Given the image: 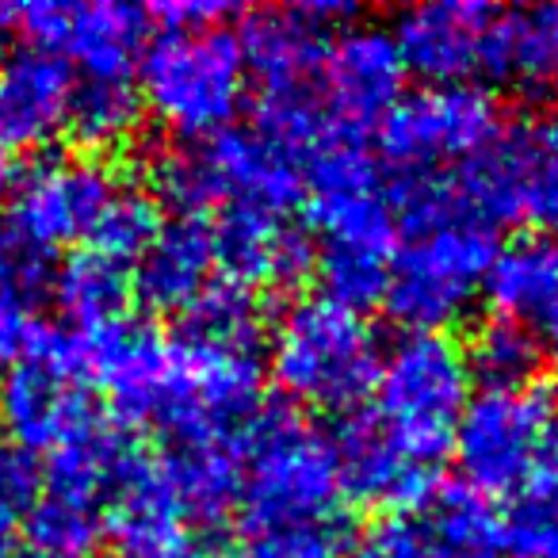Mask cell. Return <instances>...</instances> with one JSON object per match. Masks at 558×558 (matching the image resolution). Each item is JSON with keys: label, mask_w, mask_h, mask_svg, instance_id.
<instances>
[{"label": "cell", "mask_w": 558, "mask_h": 558, "mask_svg": "<svg viewBox=\"0 0 558 558\" xmlns=\"http://www.w3.org/2000/svg\"><path fill=\"white\" fill-rule=\"evenodd\" d=\"M395 203L405 245L390 260L383 303L410 333H444L486 291L489 268L501 253L494 226L463 207L451 172L405 180Z\"/></svg>", "instance_id": "cell-1"}, {"label": "cell", "mask_w": 558, "mask_h": 558, "mask_svg": "<svg viewBox=\"0 0 558 558\" xmlns=\"http://www.w3.org/2000/svg\"><path fill=\"white\" fill-rule=\"evenodd\" d=\"M311 222L318 230L314 268L322 295L349 311H367L387 295L390 260L398 253V203L364 142H329L306 161Z\"/></svg>", "instance_id": "cell-2"}, {"label": "cell", "mask_w": 558, "mask_h": 558, "mask_svg": "<svg viewBox=\"0 0 558 558\" xmlns=\"http://www.w3.org/2000/svg\"><path fill=\"white\" fill-rule=\"evenodd\" d=\"M356 16L349 4H299L260 12L248 24L245 62L256 81V131L311 161L329 142H352L333 131L322 100V65L333 32Z\"/></svg>", "instance_id": "cell-3"}, {"label": "cell", "mask_w": 558, "mask_h": 558, "mask_svg": "<svg viewBox=\"0 0 558 558\" xmlns=\"http://www.w3.org/2000/svg\"><path fill=\"white\" fill-rule=\"evenodd\" d=\"M344 497L333 436L288 410H256L241 433L238 509L260 535L318 527Z\"/></svg>", "instance_id": "cell-4"}, {"label": "cell", "mask_w": 558, "mask_h": 558, "mask_svg": "<svg viewBox=\"0 0 558 558\" xmlns=\"http://www.w3.org/2000/svg\"><path fill=\"white\" fill-rule=\"evenodd\" d=\"M154 199L180 218H207L226 207H264L288 215L303 195V161L260 131H222L154 165Z\"/></svg>", "instance_id": "cell-5"}, {"label": "cell", "mask_w": 558, "mask_h": 558, "mask_svg": "<svg viewBox=\"0 0 558 558\" xmlns=\"http://www.w3.org/2000/svg\"><path fill=\"white\" fill-rule=\"evenodd\" d=\"M245 88V47L230 27L161 32L138 58L142 108L187 142L230 131Z\"/></svg>", "instance_id": "cell-6"}, {"label": "cell", "mask_w": 558, "mask_h": 558, "mask_svg": "<svg viewBox=\"0 0 558 558\" xmlns=\"http://www.w3.org/2000/svg\"><path fill=\"white\" fill-rule=\"evenodd\" d=\"M268 372L299 405L349 413L379 372V344L364 314L326 295L303 299L271 329Z\"/></svg>", "instance_id": "cell-7"}, {"label": "cell", "mask_w": 558, "mask_h": 558, "mask_svg": "<svg viewBox=\"0 0 558 558\" xmlns=\"http://www.w3.org/2000/svg\"><path fill=\"white\" fill-rule=\"evenodd\" d=\"M474 375L466 352L448 333H405L379 356L375 372V421L387 436L417 456L421 463L440 466L451 451L456 425L474 395Z\"/></svg>", "instance_id": "cell-8"}, {"label": "cell", "mask_w": 558, "mask_h": 558, "mask_svg": "<svg viewBox=\"0 0 558 558\" xmlns=\"http://www.w3.org/2000/svg\"><path fill=\"white\" fill-rule=\"evenodd\" d=\"M463 207L478 222L527 226L558 238V104L501 131L474 161L451 172Z\"/></svg>", "instance_id": "cell-9"}, {"label": "cell", "mask_w": 558, "mask_h": 558, "mask_svg": "<svg viewBox=\"0 0 558 558\" xmlns=\"http://www.w3.org/2000/svg\"><path fill=\"white\" fill-rule=\"evenodd\" d=\"M558 436V390L550 383L482 387L456 425L451 451L478 494H512Z\"/></svg>", "instance_id": "cell-10"}, {"label": "cell", "mask_w": 558, "mask_h": 558, "mask_svg": "<svg viewBox=\"0 0 558 558\" xmlns=\"http://www.w3.org/2000/svg\"><path fill=\"white\" fill-rule=\"evenodd\" d=\"M501 134L497 100L478 85H425L379 119V154L402 180L448 177Z\"/></svg>", "instance_id": "cell-11"}, {"label": "cell", "mask_w": 558, "mask_h": 558, "mask_svg": "<svg viewBox=\"0 0 558 558\" xmlns=\"http://www.w3.org/2000/svg\"><path fill=\"white\" fill-rule=\"evenodd\" d=\"M0 428L24 451H58L100 428L81 372L77 333L43 326L32 352L0 379Z\"/></svg>", "instance_id": "cell-12"}, {"label": "cell", "mask_w": 558, "mask_h": 558, "mask_svg": "<svg viewBox=\"0 0 558 558\" xmlns=\"http://www.w3.org/2000/svg\"><path fill=\"white\" fill-rule=\"evenodd\" d=\"M81 372L100 387L123 425L165 428L177 383V337L157 333L154 326L119 318L93 333H77Z\"/></svg>", "instance_id": "cell-13"}, {"label": "cell", "mask_w": 558, "mask_h": 558, "mask_svg": "<svg viewBox=\"0 0 558 558\" xmlns=\"http://www.w3.org/2000/svg\"><path fill=\"white\" fill-rule=\"evenodd\" d=\"M24 32L32 47L54 50L85 70L88 81H126L146 50L149 16L131 4L100 0V4H24L4 12Z\"/></svg>", "instance_id": "cell-14"}, {"label": "cell", "mask_w": 558, "mask_h": 558, "mask_svg": "<svg viewBox=\"0 0 558 558\" xmlns=\"http://www.w3.org/2000/svg\"><path fill=\"white\" fill-rule=\"evenodd\" d=\"M119 187L123 180L100 157H43L27 172H20L4 215L39 245H73L93 238Z\"/></svg>", "instance_id": "cell-15"}, {"label": "cell", "mask_w": 558, "mask_h": 558, "mask_svg": "<svg viewBox=\"0 0 558 558\" xmlns=\"http://www.w3.org/2000/svg\"><path fill=\"white\" fill-rule=\"evenodd\" d=\"M104 532L123 558H184L192 547V517L172 489L157 456L131 444L104 497Z\"/></svg>", "instance_id": "cell-16"}, {"label": "cell", "mask_w": 558, "mask_h": 558, "mask_svg": "<svg viewBox=\"0 0 558 558\" xmlns=\"http://www.w3.org/2000/svg\"><path fill=\"white\" fill-rule=\"evenodd\" d=\"M402 85L405 65L390 32L341 27L329 39L326 65H322V100L341 138L364 142L367 126H375L402 100Z\"/></svg>", "instance_id": "cell-17"}, {"label": "cell", "mask_w": 558, "mask_h": 558, "mask_svg": "<svg viewBox=\"0 0 558 558\" xmlns=\"http://www.w3.org/2000/svg\"><path fill=\"white\" fill-rule=\"evenodd\" d=\"M497 9L482 0H433L405 9L395 24V47L405 73L425 85H471L486 70Z\"/></svg>", "instance_id": "cell-18"}, {"label": "cell", "mask_w": 558, "mask_h": 558, "mask_svg": "<svg viewBox=\"0 0 558 558\" xmlns=\"http://www.w3.org/2000/svg\"><path fill=\"white\" fill-rule=\"evenodd\" d=\"M337 463H341L344 497L364 505H379L402 517L405 509H421L440 489V466L421 463L405 448H398L375 413H349L341 433L333 436Z\"/></svg>", "instance_id": "cell-19"}, {"label": "cell", "mask_w": 558, "mask_h": 558, "mask_svg": "<svg viewBox=\"0 0 558 558\" xmlns=\"http://www.w3.org/2000/svg\"><path fill=\"white\" fill-rule=\"evenodd\" d=\"M215 268L222 279L256 291L271 283H295L314 264L306 238L288 222V215L264 207H226L210 222Z\"/></svg>", "instance_id": "cell-20"}, {"label": "cell", "mask_w": 558, "mask_h": 558, "mask_svg": "<svg viewBox=\"0 0 558 558\" xmlns=\"http://www.w3.org/2000/svg\"><path fill=\"white\" fill-rule=\"evenodd\" d=\"M73 70L54 50L20 43L0 58V142L43 146L65 131Z\"/></svg>", "instance_id": "cell-21"}, {"label": "cell", "mask_w": 558, "mask_h": 558, "mask_svg": "<svg viewBox=\"0 0 558 558\" xmlns=\"http://www.w3.org/2000/svg\"><path fill=\"white\" fill-rule=\"evenodd\" d=\"M134 291L149 311L184 314L215 279V241L207 218H177L161 226L138 256Z\"/></svg>", "instance_id": "cell-22"}, {"label": "cell", "mask_w": 558, "mask_h": 558, "mask_svg": "<svg viewBox=\"0 0 558 558\" xmlns=\"http://www.w3.org/2000/svg\"><path fill=\"white\" fill-rule=\"evenodd\" d=\"M486 77L505 85L547 93L558 85V4L501 12L486 50Z\"/></svg>", "instance_id": "cell-23"}, {"label": "cell", "mask_w": 558, "mask_h": 558, "mask_svg": "<svg viewBox=\"0 0 558 558\" xmlns=\"http://www.w3.org/2000/svg\"><path fill=\"white\" fill-rule=\"evenodd\" d=\"M192 524H218L238 509L241 440H180L161 456Z\"/></svg>", "instance_id": "cell-24"}, {"label": "cell", "mask_w": 558, "mask_h": 558, "mask_svg": "<svg viewBox=\"0 0 558 558\" xmlns=\"http://www.w3.org/2000/svg\"><path fill=\"white\" fill-rule=\"evenodd\" d=\"M54 303L73 326V333H93L111 322L126 318V303L134 295V279L123 260L81 248L62 268H54Z\"/></svg>", "instance_id": "cell-25"}, {"label": "cell", "mask_w": 558, "mask_h": 558, "mask_svg": "<svg viewBox=\"0 0 558 558\" xmlns=\"http://www.w3.org/2000/svg\"><path fill=\"white\" fill-rule=\"evenodd\" d=\"M486 295L501 318L543 326L558 306V241L532 238L497 253Z\"/></svg>", "instance_id": "cell-26"}, {"label": "cell", "mask_w": 558, "mask_h": 558, "mask_svg": "<svg viewBox=\"0 0 558 558\" xmlns=\"http://www.w3.org/2000/svg\"><path fill=\"white\" fill-rule=\"evenodd\" d=\"M421 532L433 550V558H497L505 547L501 512L494 509L486 494L459 486H440L425 505Z\"/></svg>", "instance_id": "cell-27"}, {"label": "cell", "mask_w": 558, "mask_h": 558, "mask_svg": "<svg viewBox=\"0 0 558 558\" xmlns=\"http://www.w3.org/2000/svg\"><path fill=\"white\" fill-rule=\"evenodd\" d=\"M142 100L131 81H81L73 85L65 131L73 134L85 157L116 154L138 134Z\"/></svg>", "instance_id": "cell-28"}, {"label": "cell", "mask_w": 558, "mask_h": 558, "mask_svg": "<svg viewBox=\"0 0 558 558\" xmlns=\"http://www.w3.org/2000/svg\"><path fill=\"white\" fill-rule=\"evenodd\" d=\"M505 543L524 558H558V436L539 463L512 489L509 512L501 517Z\"/></svg>", "instance_id": "cell-29"}, {"label": "cell", "mask_w": 558, "mask_h": 558, "mask_svg": "<svg viewBox=\"0 0 558 558\" xmlns=\"http://www.w3.org/2000/svg\"><path fill=\"white\" fill-rule=\"evenodd\" d=\"M264 329L260 295L241 283L215 276L199 299L184 311V337L187 341L210 344V349L256 352V337Z\"/></svg>", "instance_id": "cell-30"}, {"label": "cell", "mask_w": 558, "mask_h": 558, "mask_svg": "<svg viewBox=\"0 0 558 558\" xmlns=\"http://www.w3.org/2000/svg\"><path fill=\"white\" fill-rule=\"evenodd\" d=\"M463 352H466V364H471V375H478L486 387L532 383L543 360V344L532 333V326L501 318V314L482 322Z\"/></svg>", "instance_id": "cell-31"}, {"label": "cell", "mask_w": 558, "mask_h": 558, "mask_svg": "<svg viewBox=\"0 0 558 558\" xmlns=\"http://www.w3.org/2000/svg\"><path fill=\"white\" fill-rule=\"evenodd\" d=\"M161 230V215H157V199L149 192L134 184H123L116 192V199L108 203V210L96 222L88 248L111 256V260H138L149 248V241Z\"/></svg>", "instance_id": "cell-32"}, {"label": "cell", "mask_w": 558, "mask_h": 558, "mask_svg": "<svg viewBox=\"0 0 558 558\" xmlns=\"http://www.w3.org/2000/svg\"><path fill=\"white\" fill-rule=\"evenodd\" d=\"M27 535H32V547L54 550V555L85 558L93 550V543L104 532V512L93 505L65 501V497L39 494L35 509L27 512Z\"/></svg>", "instance_id": "cell-33"}, {"label": "cell", "mask_w": 558, "mask_h": 558, "mask_svg": "<svg viewBox=\"0 0 558 558\" xmlns=\"http://www.w3.org/2000/svg\"><path fill=\"white\" fill-rule=\"evenodd\" d=\"M54 283V248L39 245L9 215H0V299L32 306Z\"/></svg>", "instance_id": "cell-34"}, {"label": "cell", "mask_w": 558, "mask_h": 558, "mask_svg": "<svg viewBox=\"0 0 558 558\" xmlns=\"http://www.w3.org/2000/svg\"><path fill=\"white\" fill-rule=\"evenodd\" d=\"M43 489V471L32 451L0 436V539H9L16 524H24Z\"/></svg>", "instance_id": "cell-35"}, {"label": "cell", "mask_w": 558, "mask_h": 558, "mask_svg": "<svg viewBox=\"0 0 558 558\" xmlns=\"http://www.w3.org/2000/svg\"><path fill=\"white\" fill-rule=\"evenodd\" d=\"M344 558H433L417 520L410 517H383L372 520L356 539L344 547Z\"/></svg>", "instance_id": "cell-36"}, {"label": "cell", "mask_w": 558, "mask_h": 558, "mask_svg": "<svg viewBox=\"0 0 558 558\" xmlns=\"http://www.w3.org/2000/svg\"><path fill=\"white\" fill-rule=\"evenodd\" d=\"M253 555L256 558H344V547L326 524H318V527H291V532L260 535Z\"/></svg>", "instance_id": "cell-37"}, {"label": "cell", "mask_w": 558, "mask_h": 558, "mask_svg": "<svg viewBox=\"0 0 558 558\" xmlns=\"http://www.w3.org/2000/svg\"><path fill=\"white\" fill-rule=\"evenodd\" d=\"M149 16L161 24V32H203V27H226L233 9L210 0H169V4H157Z\"/></svg>", "instance_id": "cell-38"}, {"label": "cell", "mask_w": 558, "mask_h": 558, "mask_svg": "<svg viewBox=\"0 0 558 558\" xmlns=\"http://www.w3.org/2000/svg\"><path fill=\"white\" fill-rule=\"evenodd\" d=\"M43 322L32 318V311L12 299H0V364H16L32 352L35 337H39Z\"/></svg>", "instance_id": "cell-39"}, {"label": "cell", "mask_w": 558, "mask_h": 558, "mask_svg": "<svg viewBox=\"0 0 558 558\" xmlns=\"http://www.w3.org/2000/svg\"><path fill=\"white\" fill-rule=\"evenodd\" d=\"M16 180H20L16 154H12V146H4V142H0V199H4V195H12Z\"/></svg>", "instance_id": "cell-40"}, {"label": "cell", "mask_w": 558, "mask_h": 558, "mask_svg": "<svg viewBox=\"0 0 558 558\" xmlns=\"http://www.w3.org/2000/svg\"><path fill=\"white\" fill-rule=\"evenodd\" d=\"M203 558H256V555H253V547H218Z\"/></svg>", "instance_id": "cell-41"}, {"label": "cell", "mask_w": 558, "mask_h": 558, "mask_svg": "<svg viewBox=\"0 0 558 558\" xmlns=\"http://www.w3.org/2000/svg\"><path fill=\"white\" fill-rule=\"evenodd\" d=\"M543 329H547V337H550V352H555V364H558V306L550 311V318L543 322Z\"/></svg>", "instance_id": "cell-42"}, {"label": "cell", "mask_w": 558, "mask_h": 558, "mask_svg": "<svg viewBox=\"0 0 558 558\" xmlns=\"http://www.w3.org/2000/svg\"><path fill=\"white\" fill-rule=\"evenodd\" d=\"M20 558H70V555H54V550H39V547H32V550H24Z\"/></svg>", "instance_id": "cell-43"}, {"label": "cell", "mask_w": 558, "mask_h": 558, "mask_svg": "<svg viewBox=\"0 0 558 558\" xmlns=\"http://www.w3.org/2000/svg\"><path fill=\"white\" fill-rule=\"evenodd\" d=\"M0 558H12V550H9V539H0Z\"/></svg>", "instance_id": "cell-44"}]
</instances>
